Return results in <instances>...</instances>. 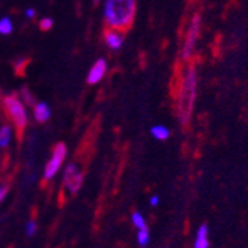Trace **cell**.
Wrapping results in <instances>:
<instances>
[{
	"mask_svg": "<svg viewBox=\"0 0 248 248\" xmlns=\"http://www.w3.org/2000/svg\"><path fill=\"white\" fill-rule=\"evenodd\" d=\"M65 156H67V146L64 143H57L52 149V155H51V159L49 162L46 164V167H45V180H52L60 168L62 167L64 161H65Z\"/></svg>",
	"mask_w": 248,
	"mask_h": 248,
	"instance_id": "cell-5",
	"label": "cell"
},
{
	"mask_svg": "<svg viewBox=\"0 0 248 248\" xmlns=\"http://www.w3.org/2000/svg\"><path fill=\"white\" fill-rule=\"evenodd\" d=\"M107 73V61L106 58H98L93 67L89 69L88 76H86V83L88 85H97L103 80V78Z\"/></svg>",
	"mask_w": 248,
	"mask_h": 248,
	"instance_id": "cell-7",
	"label": "cell"
},
{
	"mask_svg": "<svg viewBox=\"0 0 248 248\" xmlns=\"http://www.w3.org/2000/svg\"><path fill=\"white\" fill-rule=\"evenodd\" d=\"M36 15H37V12H36L34 8H27V9H26V16H27L29 19H34Z\"/></svg>",
	"mask_w": 248,
	"mask_h": 248,
	"instance_id": "cell-20",
	"label": "cell"
},
{
	"mask_svg": "<svg viewBox=\"0 0 248 248\" xmlns=\"http://www.w3.org/2000/svg\"><path fill=\"white\" fill-rule=\"evenodd\" d=\"M157 204H159V196H152L150 198V205H157Z\"/></svg>",
	"mask_w": 248,
	"mask_h": 248,
	"instance_id": "cell-21",
	"label": "cell"
},
{
	"mask_svg": "<svg viewBox=\"0 0 248 248\" xmlns=\"http://www.w3.org/2000/svg\"><path fill=\"white\" fill-rule=\"evenodd\" d=\"M106 46L111 51H119L125 43V33L115 29H107L103 34Z\"/></svg>",
	"mask_w": 248,
	"mask_h": 248,
	"instance_id": "cell-8",
	"label": "cell"
},
{
	"mask_svg": "<svg viewBox=\"0 0 248 248\" xmlns=\"http://www.w3.org/2000/svg\"><path fill=\"white\" fill-rule=\"evenodd\" d=\"M0 103H2V95H0Z\"/></svg>",
	"mask_w": 248,
	"mask_h": 248,
	"instance_id": "cell-22",
	"label": "cell"
},
{
	"mask_svg": "<svg viewBox=\"0 0 248 248\" xmlns=\"http://www.w3.org/2000/svg\"><path fill=\"white\" fill-rule=\"evenodd\" d=\"M137 239H139V244H140L141 247H147V244H149V241H150V233H149L147 228L139 231Z\"/></svg>",
	"mask_w": 248,
	"mask_h": 248,
	"instance_id": "cell-17",
	"label": "cell"
},
{
	"mask_svg": "<svg viewBox=\"0 0 248 248\" xmlns=\"http://www.w3.org/2000/svg\"><path fill=\"white\" fill-rule=\"evenodd\" d=\"M37 232V223L34 220H30L27 224H26V233L29 236H33L34 233Z\"/></svg>",
	"mask_w": 248,
	"mask_h": 248,
	"instance_id": "cell-18",
	"label": "cell"
},
{
	"mask_svg": "<svg viewBox=\"0 0 248 248\" xmlns=\"http://www.w3.org/2000/svg\"><path fill=\"white\" fill-rule=\"evenodd\" d=\"M2 106H3V111L8 116V119L11 121V124L14 125L18 137L21 139L22 132L26 131L27 124H29V118H27V106L24 104V101L21 100V97L18 94H8L6 97L2 98Z\"/></svg>",
	"mask_w": 248,
	"mask_h": 248,
	"instance_id": "cell-3",
	"label": "cell"
},
{
	"mask_svg": "<svg viewBox=\"0 0 248 248\" xmlns=\"http://www.w3.org/2000/svg\"><path fill=\"white\" fill-rule=\"evenodd\" d=\"M150 134H152V137H153V139L159 140V141L168 140V139H170V135H171L170 129H168L167 126H164V125H153V126L150 128Z\"/></svg>",
	"mask_w": 248,
	"mask_h": 248,
	"instance_id": "cell-12",
	"label": "cell"
},
{
	"mask_svg": "<svg viewBox=\"0 0 248 248\" xmlns=\"http://www.w3.org/2000/svg\"><path fill=\"white\" fill-rule=\"evenodd\" d=\"M14 31V22L9 16L0 18V36H9Z\"/></svg>",
	"mask_w": 248,
	"mask_h": 248,
	"instance_id": "cell-13",
	"label": "cell"
},
{
	"mask_svg": "<svg viewBox=\"0 0 248 248\" xmlns=\"http://www.w3.org/2000/svg\"><path fill=\"white\" fill-rule=\"evenodd\" d=\"M199 33H201V15L196 14V15H193V18L190 21V26L187 29V33H186V39H185L183 48H182V54H180L182 61H189L192 58L195 46H196V42H198V37H199Z\"/></svg>",
	"mask_w": 248,
	"mask_h": 248,
	"instance_id": "cell-4",
	"label": "cell"
},
{
	"mask_svg": "<svg viewBox=\"0 0 248 248\" xmlns=\"http://www.w3.org/2000/svg\"><path fill=\"white\" fill-rule=\"evenodd\" d=\"M54 27V19L51 16H45L39 21V29L42 31H49Z\"/></svg>",
	"mask_w": 248,
	"mask_h": 248,
	"instance_id": "cell-16",
	"label": "cell"
},
{
	"mask_svg": "<svg viewBox=\"0 0 248 248\" xmlns=\"http://www.w3.org/2000/svg\"><path fill=\"white\" fill-rule=\"evenodd\" d=\"M8 192H9V186L8 185H0V202H2L6 198Z\"/></svg>",
	"mask_w": 248,
	"mask_h": 248,
	"instance_id": "cell-19",
	"label": "cell"
},
{
	"mask_svg": "<svg viewBox=\"0 0 248 248\" xmlns=\"http://www.w3.org/2000/svg\"><path fill=\"white\" fill-rule=\"evenodd\" d=\"M52 115V110L49 107L48 103L45 101H36V104L33 106V116H34V121L39 122V124H45L46 121H49Z\"/></svg>",
	"mask_w": 248,
	"mask_h": 248,
	"instance_id": "cell-9",
	"label": "cell"
},
{
	"mask_svg": "<svg viewBox=\"0 0 248 248\" xmlns=\"http://www.w3.org/2000/svg\"><path fill=\"white\" fill-rule=\"evenodd\" d=\"M19 97H21V100L26 103V106H30V107H33L34 104H36V97H34V94L30 91L29 88H21V91H19Z\"/></svg>",
	"mask_w": 248,
	"mask_h": 248,
	"instance_id": "cell-14",
	"label": "cell"
},
{
	"mask_svg": "<svg viewBox=\"0 0 248 248\" xmlns=\"http://www.w3.org/2000/svg\"><path fill=\"white\" fill-rule=\"evenodd\" d=\"M193 248H210V241H208V226L207 224H202L198 229L196 239Z\"/></svg>",
	"mask_w": 248,
	"mask_h": 248,
	"instance_id": "cell-10",
	"label": "cell"
},
{
	"mask_svg": "<svg viewBox=\"0 0 248 248\" xmlns=\"http://www.w3.org/2000/svg\"><path fill=\"white\" fill-rule=\"evenodd\" d=\"M137 0H106L103 6V18L107 29H115L126 33L135 19Z\"/></svg>",
	"mask_w": 248,
	"mask_h": 248,
	"instance_id": "cell-1",
	"label": "cell"
},
{
	"mask_svg": "<svg viewBox=\"0 0 248 248\" xmlns=\"http://www.w3.org/2000/svg\"><path fill=\"white\" fill-rule=\"evenodd\" d=\"M131 220H132V224H134L135 228H139V229H146V228H147V226H146V220H144V217H143L139 211L132 213Z\"/></svg>",
	"mask_w": 248,
	"mask_h": 248,
	"instance_id": "cell-15",
	"label": "cell"
},
{
	"mask_svg": "<svg viewBox=\"0 0 248 248\" xmlns=\"http://www.w3.org/2000/svg\"><path fill=\"white\" fill-rule=\"evenodd\" d=\"M83 185V172L78 168V165L70 164L64 171V187L70 193H78Z\"/></svg>",
	"mask_w": 248,
	"mask_h": 248,
	"instance_id": "cell-6",
	"label": "cell"
},
{
	"mask_svg": "<svg viewBox=\"0 0 248 248\" xmlns=\"http://www.w3.org/2000/svg\"><path fill=\"white\" fill-rule=\"evenodd\" d=\"M12 132H14V129L8 124H3L2 126H0V149H6L11 144Z\"/></svg>",
	"mask_w": 248,
	"mask_h": 248,
	"instance_id": "cell-11",
	"label": "cell"
},
{
	"mask_svg": "<svg viewBox=\"0 0 248 248\" xmlns=\"http://www.w3.org/2000/svg\"><path fill=\"white\" fill-rule=\"evenodd\" d=\"M198 93V75L193 65L187 67L183 76L182 85H180V93L177 97V118L183 126H186L193 115V107L196 101Z\"/></svg>",
	"mask_w": 248,
	"mask_h": 248,
	"instance_id": "cell-2",
	"label": "cell"
}]
</instances>
